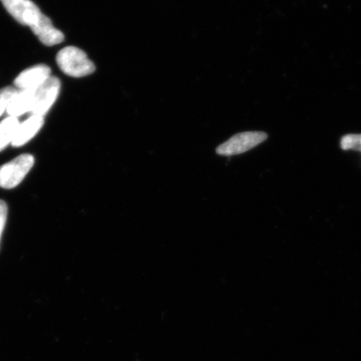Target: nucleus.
<instances>
[{
	"label": "nucleus",
	"instance_id": "9d476101",
	"mask_svg": "<svg viewBox=\"0 0 361 361\" xmlns=\"http://www.w3.org/2000/svg\"><path fill=\"white\" fill-rule=\"evenodd\" d=\"M20 121L16 117L8 116L0 123V152L12 143Z\"/></svg>",
	"mask_w": 361,
	"mask_h": 361
},
{
	"label": "nucleus",
	"instance_id": "f03ea898",
	"mask_svg": "<svg viewBox=\"0 0 361 361\" xmlns=\"http://www.w3.org/2000/svg\"><path fill=\"white\" fill-rule=\"evenodd\" d=\"M35 164L30 154H22L0 166V188L11 189L19 185Z\"/></svg>",
	"mask_w": 361,
	"mask_h": 361
},
{
	"label": "nucleus",
	"instance_id": "ddd939ff",
	"mask_svg": "<svg viewBox=\"0 0 361 361\" xmlns=\"http://www.w3.org/2000/svg\"><path fill=\"white\" fill-rule=\"evenodd\" d=\"M8 214V207L6 202L0 200V240L4 226H6Z\"/></svg>",
	"mask_w": 361,
	"mask_h": 361
},
{
	"label": "nucleus",
	"instance_id": "4468645a",
	"mask_svg": "<svg viewBox=\"0 0 361 361\" xmlns=\"http://www.w3.org/2000/svg\"><path fill=\"white\" fill-rule=\"evenodd\" d=\"M360 151H361V141H360Z\"/></svg>",
	"mask_w": 361,
	"mask_h": 361
},
{
	"label": "nucleus",
	"instance_id": "0eeeda50",
	"mask_svg": "<svg viewBox=\"0 0 361 361\" xmlns=\"http://www.w3.org/2000/svg\"><path fill=\"white\" fill-rule=\"evenodd\" d=\"M30 29L37 36L40 42L47 47H53L64 42V35L54 27L51 19L47 16L43 15L37 24Z\"/></svg>",
	"mask_w": 361,
	"mask_h": 361
},
{
	"label": "nucleus",
	"instance_id": "39448f33",
	"mask_svg": "<svg viewBox=\"0 0 361 361\" xmlns=\"http://www.w3.org/2000/svg\"><path fill=\"white\" fill-rule=\"evenodd\" d=\"M61 81L51 76L35 90L32 115L44 116L51 109L60 93Z\"/></svg>",
	"mask_w": 361,
	"mask_h": 361
},
{
	"label": "nucleus",
	"instance_id": "6e6552de",
	"mask_svg": "<svg viewBox=\"0 0 361 361\" xmlns=\"http://www.w3.org/2000/svg\"><path fill=\"white\" fill-rule=\"evenodd\" d=\"M44 123V116L39 115L31 116L30 118L20 124L11 145L15 147L24 146L25 144L29 142L39 132V130L42 128Z\"/></svg>",
	"mask_w": 361,
	"mask_h": 361
},
{
	"label": "nucleus",
	"instance_id": "20e7f679",
	"mask_svg": "<svg viewBox=\"0 0 361 361\" xmlns=\"http://www.w3.org/2000/svg\"><path fill=\"white\" fill-rule=\"evenodd\" d=\"M6 10L20 24L30 28L37 24L43 16L39 7L31 0H0Z\"/></svg>",
	"mask_w": 361,
	"mask_h": 361
},
{
	"label": "nucleus",
	"instance_id": "f8f14e48",
	"mask_svg": "<svg viewBox=\"0 0 361 361\" xmlns=\"http://www.w3.org/2000/svg\"><path fill=\"white\" fill-rule=\"evenodd\" d=\"M360 141L361 135H346L341 139V148L343 150H353L360 151Z\"/></svg>",
	"mask_w": 361,
	"mask_h": 361
},
{
	"label": "nucleus",
	"instance_id": "7ed1b4c3",
	"mask_svg": "<svg viewBox=\"0 0 361 361\" xmlns=\"http://www.w3.org/2000/svg\"><path fill=\"white\" fill-rule=\"evenodd\" d=\"M268 135L261 132H247L238 133L221 144L216 148V152L219 155L230 157L242 154L251 149L259 145L267 139Z\"/></svg>",
	"mask_w": 361,
	"mask_h": 361
},
{
	"label": "nucleus",
	"instance_id": "1a4fd4ad",
	"mask_svg": "<svg viewBox=\"0 0 361 361\" xmlns=\"http://www.w3.org/2000/svg\"><path fill=\"white\" fill-rule=\"evenodd\" d=\"M35 90H19L8 107V116L18 118L27 112H32Z\"/></svg>",
	"mask_w": 361,
	"mask_h": 361
},
{
	"label": "nucleus",
	"instance_id": "423d86ee",
	"mask_svg": "<svg viewBox=\"0 0 361 361\" xmlns=\"http://www.w3.org/2000/svg\"><path fill=\"white\" fill-rule=\"evenodd\" d=\"M51 68L47 65L31 66L17 76L13 85L20 90H35L51 78Z\"/></svg>",
	"mask_w": 361,
	"mask_h": 361
},
{
	"label": "nucleus",
	"instance_id": "9b49d317",
	"mask_svg": "<svg viewBox=\"0 0 361 361\" xmlns=\"http://www.w3.org/2000/svg\"><path fill=\"white\" fill-rule=\"evenodd\" d=\"M18 92L19 90L13 87H7L0 90V116L7 111L13 98L15 97Z\"/></svg>",
	"mask_w": 361,
	"mask_h": 361
},
{
	"label": "nucleus",
	"instance_id": "f257e3e1",
	"mask_svg": "<svg viewBox=\"0 0 361 361\" xmlns=\"http://www.w3.org/2000/svg\"><path fill=\"white\" fill-rule=\"evenodd\" d=\"M56 62L59 68L71 78H84L96 71V66L87 54L75 47H65L59 51Z\"/></svg>",
	"mask_w": 361,
	"mask_h": 361
}]
</instances>
